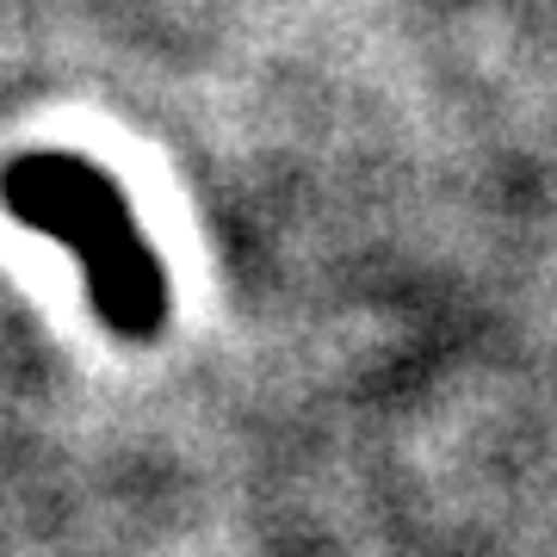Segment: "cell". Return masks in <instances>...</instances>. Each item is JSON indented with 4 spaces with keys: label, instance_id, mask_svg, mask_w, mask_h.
<instances>
[{
    "label": "cell",
    "instance_id": "obj_1",
    "mask_svg": "<svg viewBox=\"0 0 557 557\" xmlns=\"http://www.w3.org/2000/svg\"><path fill=\"white\" fill-rule=\"evenodd\" d=\"M0 205L38 230V236L75 248L87 273V304L94 317L124 341H156L168 322V273L156 248L143 242L137 211L124 186L100 161L62 156V149H32L0 168Z\"/></svg>",
    "mask_w": 557,
    "mask_h": 557
}]
</instances>
